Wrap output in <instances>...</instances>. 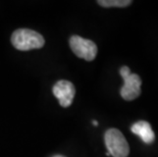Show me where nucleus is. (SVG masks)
Instances as JSON below:
<instances>
[{
  "instance_id": "nucleus-6",
  "label": "nucleus",
  "mask_w": 158,
  "mask_h": 157,
  "mask_svg": "<svg viewBox=\"0 0 158 157\" xmlns=\"http://www.w3.org/2000/svg\"><path fill=\"white\" fill-rule=\"evenodd\" d=\"M131 131L138 137H140L145 144H152L155 140V134H154L151 125L148 122L139 121L135 122L131 126Z\"/></svg>"
},
{
  "instance_id": "nucleus-4",
  "label": "nucleus",
  "mask_w": 158,
  "mask_h": 157,
  "mask_svg": "<svg viewBox=\"0 0 158 157\" xmlns=\"http://www.w3.org/2000/svg\"><path fill=\"white\" fill-rule=\"evenodd\" d=\"M69 46L73 52L80 58L87 61H92L95 59L98 48L93 41L85 39L80 36H72L69 39Z\"/></svg>"
},
{
  "instance_id": "nucleus-1",
  "label": "nucleus",
  "mask_w": 158,
  "mask_h": 157,
  "mask_svg": "<svg viewBox=\"0 0 158 157\" xmlns=\"http://www.w3.org/2000/svg\"><path fill=\"white\" fill-rule=\"evenodd\" d=\"M11 43L15 49L28 51L32 49L42 48L45 44V40L41 34L34 30L18 29L12 33Z\"/></svg>"
},
{
  "instance_id": "nucleus-3",
  "label": "nucleus",
  "mask_w": 158,
  "mask_h": 157,
  "mask_svg": "<svg viewBox=\"0 0 158 157\" xmlns=\"http://www.w3.org/2000/svg\"><path fill=\"white\" fill-rule=\"evenodd\" d=\"M119 73L123 79V86L120 89V96L127 101L137 99L141 94V78L137 73L131 72V69L127 66L120 68Z\"/></svg>"
},
{
  "instance_id": "nucleus-7",
  "label": "nucleus",
  "mask_w": 158,
  "mask_h": 157,
  "mask_svg": "<svg viewBox=\"0 0 158 157\" xmlns=\"http://www.w3.org/2000/svg\"><path fill=\"white\" fill-rule=\"evenodd\" d=\"M99 5L103 7H126L132 4L131 0H98Z\"/></svg>"
},
{
  "instance_id": "nucleus-2",
  "label": "nucleus",
  "mask_w": 158,
  "mask_h": 157,
  "mask_svg": "<svg viewBox=\"0 0 158 157\" xmlns=\"http://www.w3.org/2000/svg\"><path fill=\"white\" fill-rule=\"evenodd\" d=\"M105 146L110 156L127 157L130 153V146L127 144L123 133L117 129L107 130L104 135Z\"/></svg>"
},
{
  "instance_id": "nucleus-8",
  "label": "nucleus",
  "mask_w": 158,
  "mask_h": 157,
  "mask_svg": "<svg viewBox=\"0 0 158 157\" xmlns=\"http://www.w3.org/2000/svg\"><path fill=\"white\" fill-rule=\"evenodd\" d=\"M93 125L94 126H98V122H97V121H93Z\"/></svg>"
},
{
  "instance_id": "nucleus-9",
  "label": "nucleus",
  "mask_w": 158,
  "mask_h": 157,
  "mask_svg": "<svg viewBox=\"0 0 158 157\" xmlns=\"http://www.w3.org/2000/svg\"><path fill=\"white\" fill-rule=\"evenodd\" d=\"M54 157H65V156H62V155H56V156H54Z\"/></svg>"
},
{
  "instance_id": "nucleus-5",
  "label": "nucleus",
  "mask_w": 158,
  "mask_h": 157,
  "mask_svg": "<svg viewBox=\"0 0 158 157\" xmlns=\"http://www.w3.org/2000/svg\"><path fill=\"white\" fill-rule=\"evenodd\" d=\"M76 89L73 83L65 80H60L53 86V95L59 101L62 107H69L75 98Z\"/></svg>"
}]
</instances>
